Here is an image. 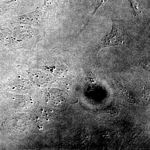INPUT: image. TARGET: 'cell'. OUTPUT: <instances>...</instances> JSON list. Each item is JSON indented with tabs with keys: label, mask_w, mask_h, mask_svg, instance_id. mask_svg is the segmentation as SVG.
<instances>
[{
	"label": "cell",
	"mask_w": 150,
	"mask_h": 150,
	"mask_svg": "<svg viewBox=\"0 0 150 150\" xmlns=\"http://www.w3.org/2000/svg\"><path fill=\"white\" fill-rule=\"evenodd\" d=\"M116 86H117L118 88H119L120 91L122 92L123 96L125 97L126 100H127L128 102L130 103L135 104V103H136L135 99H134L133 96H132L130 94V93H129V91H128V90H127L126 88L124 87L120 82L118 81H116Z\"/></svg>",
	"instance_id": "cell-2"
},
{
	"label": "cell",
	"mask_w": 150,
	"mask_h": 150,
	"mask_svg": "<svg viewBox=\"0 0 150 150\" xmlns=\"http://www.w3.org/2000/svg\"><path fill=\"white\" fill-rule=\"evenodd\" d=\"M112 20V29L100 40L98 47V51L110 46H122L129 48L132 47V39L124 25L121 22Z\"/></svg>",
	"instance_id": "cell-1"
}]
</instances>
